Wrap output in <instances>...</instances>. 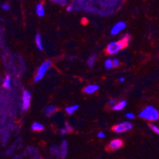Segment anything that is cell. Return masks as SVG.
<instances>
[{"label": "cell", "instance_id": "obj_1", "mask_svg": "<svg viewBox=\"0 0 159 159\" xmlns=\"http://www.w3.org/2000/svg\"><path fill=\"white\" fill-rule=\"evenodd\" d=\"M131 39V36L125 34L119 41H112L107 46L106 52L108 55H115L121 51L128 45L129 41Z\"/></svg>", "mask_w": 159, "mask_h": 159}, {"label": "cell", "instance_id": "obj_2", "mask_svg": "<svg viewBox=\"0 0 159 159\" xmlns=\"http://www.w3.org/2000/svg\"><path fill=\"white\" fill-rule=\"evenodd\" d=\"M139 117L149 121H156L159 119V112L153 106H147L139 113Z\"/></svg>", "mask_w": 159, "mask_h": 159}, {"label": "cell", "instance_id": "obj_3", "mask_svg": "<svg viewBox=\"0 0 159 159\" xmlns=\"http://www.w3.org/2000/svg\"><path fill=\"white\" fill-rule=\"evenodd\" d=\"M52 62L50 60H46L43 64L40 65L39 68L38 69L36 72V75L34 77V83H38L40 80H42L44 78L46 73L47 72L48 70L51 68Z\"/></svg>", "mask_w": 159, "mask_h": 159}, {"label": "cell", "instance_id": "obj_4", "mask_svg": "<svg viewBox=\"0 0 159 159\" xmlns=\"http://www.w3.org/2000/svg\"><path fill=\"white\" fill-rule=\"evenodd\" d=\"M132 127L133 125L131 123L125 121L122 122L120 124H116V125H115L112 127V130L116 133H123L132 129Z\"/></svg>", "mask_w": 159, "mask_h": 159}, {"label": "cell", "instance_id": "obj_5", "mask_svg": "<svg viewBox=\"0 0 159 159\" xmlns=\"http://www.w3.org/2000/svg\"><path fill=\"white\" fill-rule=\"evenodd\" d=\"M31 94L28 90L23 92L22 94V110H27L31 106Z\"/></svg>", "mask_w": 159, "mask_h": 159}, {"label": "cell", "instance_id": "obj_6", "mask_svg": "<svg viewBox=\"0 0 159 159\" xmlns=\"http://www.w3.org/2000/svg\"><path fill=\"white\" fill-rule=\"evenodd\" d=\"M127 25L125 22L123 21H119V22L116 23L113 27H112V30H111V34L112 35H117L118 33L121 32L122 30H123L126 28Z\"/></svg>", "mask_w": 159, "mask_h": 159}, {"label": "cell", "instance_id": "obj_7", "mask_svg": "<svg viewBox=\"0 0 159 159\" xmlns=\"http://www.w3.org/2000/svg\"><path fill=\"white\" fill-rule=\"evenodd\" d=\"M123 142L122 139L116 138V139L111 141L110 143L108 144V149L110 150H116L118 149H120L123 146Z\"/></svg>", "mask_w": 159, "mask_h": 159}, {"label": "cell", "instance_id": "obj_8", "mask_svg": "<svg viewBox=\"0 0 159 159\" xmlns=\"http://www.w3.org/2000/svg\"><path fill=\"white\" fill-rule=\"evenodd\" d=\"M100 88V86L96 84H91L85 86L84 89V92L87 94H92L97 91Z\"/></svg>", "mask_w": 159, "mask_h": 159}, {"label": "cell", "instance_id": "obj_9", "mask_svg": "<svg viewBox=\"0 0 159 159\" xmlns=\"http://www.w3.org/2000/svg\"><path fill=\"white\" fill-rule=\"evenodd\" d=\"M127 104V101H126V100H123V101H119V102L116 103L114 106H112V109H113L114 111H121L125 108Z\"/></svg>", "mask_w": 159, "mask_h": 159}, {"label": "cell", "instance_id": "obj_10", "mask_svg": "<svg viewBox=\"0 0 159 159\" xmlns=\"http://www.w3.org/2000/svg\"><path fill=\"white\" fill-rule=\"evenodd\" d=\"M59 152H60V156L61 157H64L67 154V150H68V142L66 141H63L61 145V148H60Z\"/></svg>", "mask_w": 159, "mask_h": 159}, {"label": "cell", "instance_id": "obj_11", "mask_svg": "<svg viewBox=\"0 0 159 159\" xmlns=\"http://www.w3.org/2000/svg\"><path fill=\"white\" fill-rule=\"evenodd\" d=\"M57 111V108L54 105H49L45 109V114L47 116H50L53 115Z\"/></svg>", "mask_w": 159, "mask_h": 159}, {"label": "cell", "instance_id": "obj_12", "mask_svg": "<svg viewBox=\"0 0 159 159\" xmlns=\"http://www.w3.org/2000/svg\"><path fill=\"white\" fill-rule=\"evenodd\" d=\"M35 43H36L37 46H38V49L41 51L43 50V45H42V36L40 33H37L36 37H35Z\"/></svg>", "mask_w": 159, "mask_h": 159}, {"label": "cell", "instance_id": "obj_13", "mask_svg": "<svg viewBox=\"0 0 159 159\" xmlns=\"http://www.w3.org/2000/svg\"><path fill=\"white\" fill-rule=\"evenodd\" d=\"M79 107L80 106L78 105H70V106H68L66 109H65V112H66L68 115H72L73 114L74 112H76V110H78Z\"/></svg>", "mask_w": 159, "mask_h": 159}, {"label": "cell", "instance_id": "obj_14", "mask_svg": "<svg viewBox=\"0 0 159 159\" xmlns=\"http://www.w3.org/2000/svg\"><path fill=\"white\" fill-rule=\"evenodd\" d=\"M36 13L39 17H43L45 15V9L42 4L38 3L36 6Z\"/></svg>", "mask_w": 159, "mask_h": 159}, {"label": "cell", "instance_id": "obj_15", "mask_svg": "<svg viewBox=\"0 0 159 159\" xmlns=\"http://www.w3.org/2000/svg\"><path fill=\"white\" fill-rule=\"evenodd\" d=\"M31 128L34 131H42L44 130V126L42 124L38 123V122H35L32 124Z\"/></svg>", "mask_w": 159, "mask_h": 159}, {"label": "cell", "instance_id": "obj_16", "mask_svg": "<svg viewBox=\"0 0 159 159\" xmlns=\"http://www.w3.org/2000/svg\"><path fill=\"white\" fill-rule=\"evenodd\" d=\"M96 55H92V56L89 57L87 62L89 68H93V66H94V64H95L96 63Z\"/></svg>", "mask_w": 159, "mask_h": 159}, {"label": "cell", "instance_id": "obj_17", "mask_svg": "<svg viewBox=\"0 0 159 159\" xmlns=\"http://www.w3.org/2000/svg\"><path fill=\"white\" fill-rule=\"evenodd\" d=\"M72 131V127H71L69 124H68V123H66L65 124V126H64V127H63V128H61V135H64V134H67L68 132H70V131Z\"/></svg>", "mask_w": 159, "mask_h": 159}, {"label": "cell", "instance_id": "obj_18", "mask_svg": "<svg viewBox=\"0 0 159 159\" xmlns=\"http://www.w3.org/2000/svg\"><path fill=\"white\" fill-rule=\"evenodd\" d=\"M3 87L6 89H9L10 87V76H6L3 82Z\"/></svg>", "mask_w": 159, "mask_h": 159}, {"label": "cell", "instance_id": "obj_19", "mask_svg": "<svg viewBox=\"0 0 159 159\" xmlns=\"http://www.w3.org/2000/svg\"><path fill=\"white\" fill-rule=\"evenodd\" d=\"M104 67L108 70L112 69V68H113V65H112V60L108 59V60L105 61V63H104Z\"/></svg>", "mask_w": 159, "mask_h": 159}, {"label": "cell", "instance_id": "obj_20", "mask_svg": "<svg viewBox=\"0 0 159 159\" xmlns=\"http://www.w3.org/2000/svg\"><path fill=\"white\" fill-rule=\"evenodd\" d=\"M149 126H150V128L153 130V132L157 133V134H158L159 135V127H157L155 124H149Z\"/></svg>", "mask_w": 159, "mask_h": 159}, {"label": "cell", "instance_id": "obj_21", "mask_svg": "<svg viewBox=\"0 0 159 159\" xmlns=\"http://www.w3.org/2000/svg\"><path fill=\"white\" fill-rule=\"evenodd\" d=\"M112 65H113V68H118L119 66V60L118 59L112 60Z\"/></svg>", "mask_w": 159, "mask_h": 159}, {"label": "cell", "instance_id": "obj_22", "mask_svg": "<svg viewBox=\"0 0 159 159\" xmlns=\"http://www.w3.org/2000/svg\"><path fill=\"white\" fill-rule=\"evenodd\" d=\"M126 117H127V119H131V120H133V119H135V115L133 114V113H131V112H128V113L126 114Z\"/></svg>", "mask_w": 159, "mask_h": 159}, {"label": "cell", "instance_id": "obj_23", "mask_svg": "<svg viewBox=\"0 0 159 159\" xmlns=\"http://www.w3.org/2000/svg\"><path fill=\"white\" fill-rule=\"evenodd\" d=\"M97 137H98V138H104V137H105V134H104L103 131H100V132L97 134Z\"/></svg>", "mask_w": 159, "mask_h": 159}, {"label": "cell", "instance_id": "obj_24", "mask_svg": "<svg viewBox=\"0 0 159 159\" xmlns=\"http://www.w3.org/2000/svg\"><path fill=\"white\" fill-rule=\"evenodd\" d=\"M2 8L4 10H8L10 9V6L8 4H3L2 6Z\"/></svg>", "mask_w": 159, "mask_h": 159}, {"label": "cell", "instance_id": "obj_25", "mask_svg": "<svg viewBox=\"0 0 159 159\" xmlns=\"http://www.w3.org/2000/svg\"><path fill=\"white\" fill-rule=\"evenodd\" d=\"M66 10H67V11H68V12H71L72 10H73V6H72V5H68V6H67Z\"/></svg>", "mask_w": 159, "mask_h": 159}, {"label": "cell", "instance_id": "obj_26", "mask_svg": "<svg viewBox=\"0 0 159 159\" xmlns=\"http://www.w3.org/2000/svg\"><path fill=\"white\" fill-rule=\"evenodd\" d=\"M116 100L115 99H112V100H111L110 101H109V105H112V106H114V105H116Z\"/></svg>", "mask_w": 159, "mask_h": 159}, {"label": "cell", "instance_id": "obj_27", "mask_svg": "<svg viewBox=\"0 0 159 159\" xmlns=\"http://www.w3.org/2000/svg\"><path fill=\"white\" fill-rule=\"evenodd\" d=\"M119 80L120 83H123V82H124V78H123V77H121V78H119Z\"/></svg>", "mask_w": 159, "mask_h": 159}]
</instances>
